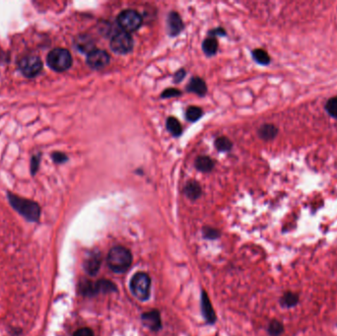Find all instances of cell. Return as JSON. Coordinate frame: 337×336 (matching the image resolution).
Segmentation results:
<instances>
[{"instance_id":"1","label":"cell","mask_w":337,"mask_h":336,"mask_svg":"<svg viewBox=\"0 0 337 336\" xmlns=\"http://www.w3.org/2000/svg\"><path fill=\"white\" fill-rule=\"evenodd\" d=\"M109 267L116 273H124L131 265L132 256L130 252L123 247L113 248L107 258Z\"/></svg>"},{"instance_id":"2","label":"cell","mask_w":337,"mask_h":336,"mask_svg":"<svg viewBox=\"0 0 337 336\" xmlns=\"http://www.w3.org/2000/svg\"><path fill=\"white\" fill-rule=\"evenodd\" d=\"M8 198L13 208L16 209L21 215L33 222H37L39 220L40 214V206L36 202L19 198L11 194L8 195Z\"/></svg>"},{"instance_id":"3","label":"cell","mask_w":337,"mask_h":336,"mask_svg":"<svg viewBox=\"0 0 337 336\" xmlns=\"http://www.w3.org/2000/svg\"><path fill=\"white\" fill-rule=\"evenodd\" d=\"M49 66L59 72H62L70 68L72 64V57L67 50L56 49L47 56Z\"/></svg>"},{"instance_id":"4","label":"cell","mask_w":337,"mask_h":336,"mask_svg":"<svg viewBox=\"0 0 337 336\" xmlns=\"http://www.w3.org/2000/svg\"><path fill=\"white\" fill-rule=\"evenodd\" d=\"M131 293L141 301L147 300L151 291V279L148 274L139 272L130 281Z\"/></svg>"},{"instance_id":"5","label":"cell","mask_w":337,"mask_h":336,"mask_svg":"<svg viewBox=\"0 0 337 336\" xmlns=\"http://www.w3.org/2000/svg\"><path fill=\"white\" fill-rule=\"evenodd\" d=\"M119 27L123 32H133L139 29L142 24V17L137 11L132 9L123 10L118 17Z\"/></svg>"},{"instance_id":"6","label":"cell","mask_w":337,"mask_h":336,"mask_svg":"<svg viewBox=\"0 0 337 336\" xmlns=\"http://www.w3.org/2000/svg\"><path fill=\"white\" fill-rule=\"evenodd\" d=\"M133 46V40L129 33L126 32H119L116 35H114L113 39L111 40V47L112 50L119 54V55H125L131 52Z\"/></svg>"},{"instance_id":"7","label":"cell","mask_w":337,"mask_h":336,"mask_svg":"<svg viewBox=\"0 0 337 336\" xmlns=\"http://www.w3.org/2000/svg\"><path fill=\"white\" fill-rule=\"evenodd\" d=\"M21 72L29 78L37 76L42 68V63L38 57L28 56L25 57L19 62Z\"/></svg>"},{"instance_id":"8","label":"cell","mask_w":337,"mask_h":336,"mask_svg":"<svg viewBox=\"0 0 337 336\" xmlns=\"http://www.w3.org/2000/svg\"><path fill=\"white\" fill-rule=\"evenodd\" d=\"M109 61H110L109 55L102 50H95L92 53H90L87 57L88 65L96 70L104 68L106 65H108Z\"/></svg>"},{"instance_id":"9","label":"cell","mask_w":337,"mask_h":336,"mask_svg":"<svg viewBox=\"0 0 337 336\" xmlns=\"http://www.w3.org/2000/svg\"><path fill=\"white\" fill-rule=\"evenodd\" d=\"M82 290L84 292V294L87 295H92V294H96L100 291L102 292H113L114 290H116L115 285L108 281V280H101L98 283L96 284H91V283H86L85 285L82 286Z\"/></svg>"},{"instance_id":"10","label":"cell","mask_w":337,"mask_h":336,"mask_svg":"<svg viewBox=\"0 0 337 336\" xmlns=\"http://www.w3.org/2000/svg\"><path fill=\"white\" fill-rule=\"evenodd\" d=\"M101 263H102V257L99 252H93L85 259L84 268L88 274L96 275L97 272L99 271Z\"/></svg>"},{"instance_id":"11","label":"cell","mask_w":337,"mask_h":336,"mask_svg":"<svg viewBox=\"0 0 337 336\" xmlns=\"http://www.w3.org/2000/svg\"><path fill=\"white\" fill-rule=\"evenodd\" d=\"M142 322L149 329L156 331L161 328V317L157 311H151L142 316Z\"/></svg>"},{"instance_id":"12","label":"cell","mask_w":337,"mask_h":336,"mask_svg":"<svg viewBox=\"0 0 337 336\" xmlns=\"http://www.w3.org/2000/svg\"><path fill=\"white\" fill-rule=\"evenodd\" d=\"M201 308H202V314L205 317V319L209 323H213L215 321L216 316H215V313L213 311V307L211 305V302H210L209 298L205 292L202 293V297H201Z\"/></svg>"},{"instance_id":"13","label":"cell","mask_w":337,"mask_h":336,"mask_svg":"<svg viewBox=\"0 0 337 336\" xmlns=\"http://www.w3.org/2000/svg\"><path fill=\"white\" fill-rule=\"evenodd\" d=\"M168 29L169 33L172 36H177L179 32L183 29V24L179 14L176 12H172L168 17Z\"/></svg>"},{"instance_id":"14","label":"cell","mask_w":337,"mask_h":336,"mask_svg":"<svg viewBox=\"0 0 337 336\" xmlns=\"http://www.w3.org/2000/svg\"><path fill=\"white\" fill-rule=\"evenodd\" d=\"M75 45L81 53H87L88 55L95 51V42L89 36H80L75 40Z\"/></svg>"},{"instance_id":"15","label":"cell","mask_w":337,"mask_h":336,"mask_svg":"<svg viewBox=\"0 0 337 336\" xmlns=\"http://www.w3.org/2000/svg\"><path fill=\"white\" fill-rule=\"evenodd\" d=\"M187 90L198 94L199 96H203L207 92L205 82L201 78H199V77H196V78H192L190 80V82L187 85Z\"/></svg>"},{"instance_id":"16","label":"cell","mask_w":337,"mask_h":336,"mask_svg":"<svg viewBox=\"0 0 337 336\" xmlns=\"http://www.w3.org/2000/svg\"><path fill=\"white\" fill-rule=\"evenodd\" d=\"M278 130L276 126H274L273 124H264L260 127L258 133L259 136L264 140H270L273 139L276 134H277Z\"/></svg>"},{"instance_id":"17","label":"cell","mask_w":337,"mask_h":336,"mask_svg":"<svg viewBox=\"0 0 337 336\" xmlns=\"http://www.w3.org/2000/svg\"><path fill=\"white\" fill-rule=\"evenodd\" d=\"M196 166L198 168V170L207 173L210 172L213 167H214V162L211 160V158L207 157V156H202V157H199L196 161Z\"/></svg>"},{"instance_id":"18","label":"cell","mask_w":337,"mask_h":336,"mask_svg":"<svg viewBox=\"0 0 337 336\" xmlns=\"http://www.w3.org/2000/svg\"><path fill=\"white\" fill-rule=\"evenodd\" d=\"M184 194L190 199H198L201 195V188L198 182L190 181L185 185Z\"/></svg>"},{"instance_id":"19","label":"cell","mask_w":337,"mask_h":336,"mask_svg":"<svg viewBox=\"0 0 337 336\" xmlns=\"http://www.w3.org/2000/svg\"><path fill=\"white\" fill-rule=\"evenodd\" d=\"M202 49H203V52L207 56H209V57L214 56L218 51V41H217V40H215L214 38L206 39L202 43Z\"/></svg>"},{"instance_id":"20","label":"cell","mask_w":337,"mask_h":336,"mask_svg":"<svg viewBox=\"0 0 337 336\" xmlns=\"http://www.w3.org/2000/svg\"><path fill=\"white\" fill-rule=\"evenodd\" d=\"M280 303L284 308H293L299 303V295L292 292H287L282 296Z\"/></svg>"},{"instance_id":"21","label":"cell","mask_w":337,"mask_h":336,"mask_svg":"<svg viewBox=\"0 0 337 336\" xmlns=\"http://www.w3.org/2000/svg\"><path fill=\"white\" fill-rule=\"evenodd\" d=\"M167 128L168 130L175 136H179L182 132L181 125L179 120L175 118H169L167 120Z\"/></svg>"},{"instance_id":"22","label":"cell","mask_w":337,"mask_h":336,"mask_svg":"<svg viewBox=\"0 0 337 336\" xmlns=\"http://www.w3.org/2000/svg\"><path fill=\"white\" fill-rule=\"evenodd\" d=\"M253 57L259 64L265 65V64H268L270 62V58H269L268 54L265 51L260 50V49L255 50L253 52Z\"/></svg>"},{"instance_id":"23","label":"cell","mask_w":337,"mask_h":336,"mask_svg":"<svg viewBox=\"0 0 337 336\" xmlns=\"http://www.w3.org/2000/svg\"><path fill=\"white\" fill-rule=\"evenodd\" d=\"M186 119L189 121H197L202 116V110L199 107H189L185 113Z\"/></svg>"},{"instance_id":"24","label":"cell","mask_w":337,"mask_h":336,"mask_svg":"<svg viewBox=\"0 0 337 336\" xmlns=\"http://www.w3.org/2000/svg\"><path fill=\"white\" fill-rule=\"evenodd\" d=\"M284 331L283 324L278 320H272L268 326V333L271 336H279Z\"/></svg>"},{"instance_id":"25","label":"cell","mask_w":337,"mask_h":336,"mask_svg":"<svg viewBox=\"0 0 337 336\" xmlns=\"http://www.w3.org/2000/svg\"><path fill=\"white\" fill-rule=\"evenodd\" d=\"M215 146L221 152H227L232 148V142L227 137H219L215 141Z\"/></svg>"},{"instance_id":"26","label":"cell","mask_w":337,"mask_h":336,"mask_svg":"<svg viewBox=\"0 0 337 336\" xmlns=\"http://www.w3.org/2000/svg\"><path fill=\"white\" fill-rule=\"evenodd\" d=\"M325 110L330 117L337 119V97H333L327 101L325 105Z\"/></svg>"},{"instance_id":"27","label":"cell","mask_w":337,"mask_h":336,"mask_svg":"<svg viewBox=\"0 0 337 336\" xmlns=\"http://www.w3.org/2000/svg\"><path fill=\"white\" fill-rule=\"evenodd\" d=\"M180 92L177 89L171 88V89H167L163 92L162 94V98H172V97H176V96H179Z\"/></svg>"},{"instance_id":"28","label":"cell","mask_w":337,"mask_h":336,"mask_svg":"<svg viewBox=\"0 0 337 336\" xmlns=\"http://www.w3.org/2000/svg\"><path fill=\"white\" fill-rule=\"evenodd\" d=\"M73 336H94V333H93L92 329L84 327V328L78 329Z\"/></svg>"},{"instance_id":"29","label":"cell","mask_w":337,"mask_h":336,"mask_svg":"<svg viewBox=\"0 0 337 336\" xmlns=\"http://www.w3.org/2000/svg\"><path fill=\"white\" fill-rule=\"evenodd\" d=\"M53 159H54V161L57 162V163H63V162H65V161L67 160V156L64 155V154L61 153V152H56V153L53 155Z\"/></svg>"},{"instance_id":"30","label":"cell","mask_w":337,"mask_h":336,"mask_svg":"<svg viewBox=\"0 0 337 336\" xmlns=\"http://www.w3.org/2000/svg\"><path fill=\"white\" fill-rule=\"evenodd\" d=\"M39 163H40V157H34L32 159L31 162V171L33 173V175L36 174L38 168H39Z\"/></svg>"},{"instance_id":"31","label":"cell","mask_w":337,"mask_h":336,"mask_svg":"<svg viewBox=\"0 0 337 336\" xmlns=\"http://www.w3.org/2000/svg\"><path fill=\"white\" fill-rule=\"evenodd\" d=\"M185 76V71L184 70H179L177 72V74L175 75V81L176 82H180L181 80L183 79V77Z\"/></svg>"},{"instance_id":"32","label":"cell","mask_w":337,"mask_h":336,"mask_svg":"<svg viewBox=\"0 0 337 336\" xmlns=\"http://www.w3.org/2000/svg\"><path fill=\"white\" fill-rule=\"evenodd\" d=\"M211 36H215V35H225V31L223 29H216V30H213L209 33Z\"/></svg>"}]
</instances>
